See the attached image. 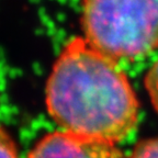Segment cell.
<instances>
[{
	"label": "cell",
	"mask_w": 158,
	"mask_h": 158,
	"mask_svg": "<svg viewBox=\"0 0 158 158\" xmlns=\"http://www.w3.org/2000/svg\"><path fill=\"white\" fill-rule=\"evenodd\" d=\"M51 118L65 132L118 143L138 120L136 94L112 57L76 37L63 48L45 90Z\"/></svg>",
	"instance_id": "6da1fadb"
},
{
	"label": "cell",
	"mask_w": 158,
	"mask_h": 158,
	"mask_svg": "<svg viewBox=\"0 0 158 158\" xmlns=\"http://www.w3.org/2000/svg\"><path fill=\"white\" fill-rule=\"evenodd\" d=\"M86 42L108 56L136 58L158 46V0H82Z\"/></svg>",
	"instance_id": "7a4b0ae2"
},
{
	"label": "cell",
	"mask_w": 158,
	"mask_h": 158,
	"mask_svg": "<svg viewBox=\"0 0 158 158\" xmlns=\"http://www.w3.org/2000/svg\"><path fill=\"white\" fill-rule=\"evenodd\" d=\"M27 158H124V155L113 143L63 131L45 135Z\"/></svg>",
	"instance_id": "3957f363"
},
{
	"label": "cell",
	"mask_w": 158,
	"mask_h": 158,
	"mask_svg": "<svg viewBox=\"0 0 158 158\" xmlns=\"http://www.w3.org/2000/svg\"><path fill=\"white\" fill-rule=\"evenodd\" d=\"M145 87L154 109L158 113V59L145 77Z\"/></svg>",
	"instance_id": "277c9868"
},
{
	"label": "cell",
	"mask_w": 158,
	"mask_h": 158,
	"mask_svg": "<svg viewBox=\"0 0 158 158\" xmlns=\"http://www.w3.org/2000/svg\"><path fill=\"white\" fill-rule=\"evenodd\" d=\"M131 158H158V137L138 143Z\"/></svg>",
	"instance_id": "5b68a950"
},
{
	"label": "cell",
	"mask_w": 158,
	"mask_h": 158,
	"mask_svg": "<svg viewBox=\"0 0 158 158\" xmlns=\"http://www.w3.org/2000/svg\"><path fill=\"white\" fill-rule=\"evenodd\" d=\"M0 158H19L13 138L2 127H0Z\"/></svg>",
	"instance_id": "8992f818"
}]
</instances>
